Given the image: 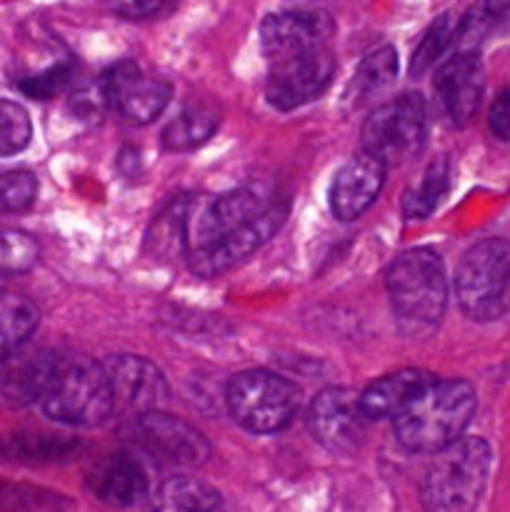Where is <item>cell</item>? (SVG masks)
Wrapping results in <instances>:
<instances>
[{
    "instance_id": "cell-28",
    "label": "cell",
    "mask_w": 510,
    "mask_h": 512,
    "mask_svg": "<svg viewBox=\"0 0 510 512\" xmlns=\"http://www.w3.org/2000/svg\"><path fill=\"white\" fill-rule=\"evenodd\" d=\"M33 138L30 115L13 100H0V155L23 153Z\"/></svg>"
},
{
    "instance_id": "cell-12",
    "label": "cell",
    "mask_w": 510,
    "mask_h": 512,
    "mask_svg": "<svg viewBox=\"0 0 510 512\" xmlns=\"http://www.w3.org/2000/svg\"><path fill=\"white\" fill-rule=\"evenodd\" d=\"M98 85L105 95V103L115 105L123 118L138 125L153 123L168 108L170 95H173L168 80L145 75L135 60L115 63L113 68L105 70Z\"/></svg>"
},
{
    "instance_id": "cell-4",
    "label": "cell",
    "mask_w": 510,
    "mask_h": 512,
    "mask_svg": "<svg viewBox=\"0 0 510 512\" xmlns=\"http://www.w3.org/2000/svg\"><path fill=\"white\" fill-rule=\"evenodd\" d=\"M40 408L50 420L75 428H95L113 413L115 400L103 365L60 355Z\"/></svg>"
},
{
    "instance_id": "cell-16",
    "label": "cell",
    "mask_w": 510,
    "mask_h": 512,
    "mask_svg": "<svg viewBox=\"0 0 510 512\" xmlns=\"http://www.w3.org/2000/svg\"><path fill=\"white\" fill-rule=\"evenodd\" d=\"M265 203L255 190H230V193L218 195L210 200L205 208L195 213V218L188 223V253L190 250L205 248V245L215 243V240L225 238L240 225L253 220L255 215L263 213ZM185 253V255H188Z\"/></svg>"
},
{
    "instance_id": "cell-10",
    "label": "cell",
    "mask_w": 510,
    "mask_h": 512,
    "mask_svg": "<svg viewBox=\"0 0 510 512\" xmlns=\"http://www.w3.org/2000/svg\"><path fill=\"white\" fill-rule=\"evenodd\" d=\"M368 423L360 395L350 388H328L313 400L308 428L325 450L335 455H350L363 445Z\"/></svg>"
},
{
    "instance_id": "cell-30",
    "label": "cell",
    "mask_w": 510,
    "mask_h": 512,
    "mask_svg": "<svg viewBox=\"0 0 510 512\" xmlns=\"http://www.w3.org/2000/svg\"><path fill=\"white\" fill-rule=\"evenodd\" d=\"M68 78H70L68 65H53V68L43 70V73H35V75H28V78L18 80V88L23 90L25 95H30V98L45 100V98H53V95L68 83Z\"/></svg>"
},
{
    "instance_id": "cell-19",
    "label": "cell",
    "mask_w": 510,
    "mask_h": 512,
    "mask_svg": "<svg viewBox=\"0 0 510 512\" xmlns=\"http://www.w3.org/2000/svg\"><path fill=\"white\" fill-rule=\"evenodd\" d=\"M58 360L60 353L50 350H35L28 355L20 350L15 358L0 365V400L10 405L40 403L58 368Z\"/></svg>"
},
{
    "instance_id": "cell-18",
    "label": "cell",
    "mask_w": 510,
    "mask_h": 512,
    "mask_svg": "<svg viewBox=\"0 0 510 512\" xmlns=\"http://www.w3.org/2000/svg\"><path fill=\"white\" fill-rule=\"evenodd\" d=\"M95 498L113 508H133L148 495V475L128 453H113L100 460L88 475Z\"/></svg>"
},
{
    "instance_id": "cell-31",
    "label": "cell",
    "mask_w": 510,
    "mask_h": 512,
    "mask_svg": "<svg viewBox=\"0 0 510 512\" xmlns=\"http://www.w3.org/2000/svg\"><path fill=\"white\" fill-rule=\"evenodd\" d=\"M490 130L500 140H510V90H500L498 98L490 105Z\"/></svg>"
},
{
    "instance_id": "cell-24",
    "label": "cell",
    "mask_w": 510,
    "mask_h": 512,
    "mask_svg": "<svg viewBox=\"0 0 510 512\" xmlns=\"http://www.w3.org/2000/svg\"><path fill=\"white\" fill-rule=\"evenodd\" d=\"M218 113L210 105H188L163 130V148L183 153L203 145L218 130Z\"/></svg>"
},
{
    "instance_id": "cell-8",
    "label": "cell",
    "mask_w": 510,
    "mask_h": 512,
    "mask_svg": "<svg viewBox=\"0 0 510 512\" xmlns=\"http://www.w3.org/2000/svg\"><path fill=\"white\" fill-rule=\"evenodd\" d=\"M133 438L160 465L195 470L210 460V443L200 430L175 415L155 410L135 418Z\"/></svg>"
},
{
    "instance_id": "cell-25",
    "label": "cell",
    "mask_w": 510,
    "mask_h": 512,
    "mask_svg": "<svg viewBox=\"0 0 510 512\" xmlns=\"http://www.w3.org/2000/svg\"><path fill=\"white\" fill-rule=\"evenodd\" d=\"M450 163L448 158H440L425 170L423 180H420L418 188H410L403 195V215L408 220H425L438 210V205L443 203L445 195L450 190Z\"/></svg>"
},
{
    "instance_id": "cell-1",
    "label": "cell",
    "mask_w": 510,
    "mask_h": 512,
    "mask_svg": "<svg viewBox=\"0 0 510 512\" xmlns=\"http://www.w3.org/2000/svg\"><path fill=\"white\" fill-rule=\"evenodd\" d=\"M385 290L403 335L415 340L433 335L448 308V275L435 250L400 253L385 270Z\"/></svg>"
},
{
    "instance_id": "cell-29",
    "label": "cell",
    "mask_w": 510,
    "mask_h": 512,
    "mask_svg": "<svg viewBox=\"0 0 510 512\" xmlns=\"http://www.w3.org/2000/svg\"><path fill=\"white\" fill-rule=\"evenodd\" d=\"M38 195V180L28 170H10L0 175V213H20L30 208Z\"/></svg>"
},
{
    "instance_id": "cell-32",
    "label": "cell",
    "mask_w": 510,
    "mask_h": 512,
    "mask_svg": "<svg viewBox=\"0 0 510 512\" xmlns=\"http://www.w3.org/2000/svg\"><path fill=\"white\" fill-rule=\"evenodd\" d=\"M165 5L160 3H125V5H115V13L123 15L128 20H143L150 18V15L163 13Z\"/></svg>"
},
{
    "instance_id": "cell-22",
    "label": "cell",
    "mask_w": 510,
    "mask_h": 512,
    "mask_svg": "<svg viewBox=\"0 0 510 512\" xmlns=\"http://www.w3.org/2000/svg\"><path fill=\"white\" fill-rule=\"evenodd\" d=\"M395 75H398V53H395L393 45H380L360 60L358 70H355L353 80L345 90V100L350 105L368 103L370 98L393 85Z\"/></svg>"
},
{
    "instance_id": "cell-13",
    "label": "cell",
    "mask_w": 510,
    "mask_h": 512,
    "mask_svg": "<svg viewBox=\"0 0 510 512\" xmlns=\"http://www.w3.org/2000/svg\"><path fill=\"white\" fill-rule=\"evenodd\" d=\"M335 23L325 10L290 8L265 15L260 23V43L270 63L325 48Z\"/></svg>"
},
{
    "instance_id": "cell-2",
    "label": "cell",
    "mask_w": 510,
    "mask_h": 512,
    "mask_svg": "<svg viewBox=\"0 0 510 512\" xmlns=\"http://www.w3.org/2000/svg\"><path fill=\"white\" fill-rule=\"evenodd\" d=\"M475 413V393L465 380H435L393 418L400 445L413 453H440L460 440Z\"/></svg>"
},
{
    "instance_id": "cell-5",
    "label": "cell",
    "mask_w": 510,
    "mask_h": 512,
    "mask_svg": "<svg viewBox=\"0 0 510 512\" xmlns=\"http://www.w3.org/2000/svg\"><path fill=\"white\" fill-rule=\"evenodd\" d=\"M510 243L488 238L475 243L455 270V298L468 318L495 320L508 308Z\"/></svg>"
},
{
    "instance_id": "cell-20",
    "label": "cell",
    "mask_w": 510,
    "mask_h": 512,
    "mask_svg": "<svg viewBox=\"0 0 510 512\" xmlns=\"http://www.w3.org/2000/svg\"><path fill=\"white\" fill-rule=\"evenodd\" d=\"M435 380L438 378H433V375L418 368L398 370V373H390L385 375V378L375 380L373 385H368V388L360 393V408H363L365 418L368 420L395 418V415L403 413L423 390H428Z\"/></svg>"
},
{
    "instance_id": "cell-15",
    "label": "cell",
    "mask_w": 510,
    "mask_h": 512,
    "mask_svg": "<svg viewBox=\"0 0 510 512\" xmlns=\"http://www.w3.org/2000/svg\"><path fill=\"white\" fill-rule=\"evenodd\" d=\"M435 95L455 125H465L480 108L485 90V68L475 50H460L435 70Z\"/></svg>"
},
{
    "instance_id": "cell-9",
    "label": "cell",
    "mask_w": 510,
    "mask_h": 512,
    "mask_svg": "<svg viewBox=\"0 0 510 512\" xmlns=\"http://www.w3.org/2000/svg\"><path fill=\"white\" fill-rule=\"evenodd\" d=\"M335 75V55L328 45L308 53L293 55V58L270 63L265 98L273 108L293 110L310 100L320 98Z\"/></svg>"
},
{
    "instance_id": "cell-11",
    "label": "cell",
    "mask_w": 510,
    "mask_h": 512,
    "mask_svg": "<svg viewBox=\"0 0 510 512\" xmlns=\"http://www.w3.org/2000/svg\"><path fill=\"white\" fill-rule=\"evenodd\" d=\"M285 218H288V203H285V200L283 203L265 205L263 213H258L253 220L240 225V228L233 230L230 235L205 245V248L190 250V270H193L195 275H200V278L223 275L225 270H230L233 265H238L240 260L248 258L250 253H255L265 240L273 238L275 230L285 223Z\"/></svg>"
},
{
    "instance_id": "cell-6",
    "label": "cell",
    "mask_w": 510,
    "mask_h": 512,
    "mask_svg": "<svg viewBox=\"0 0 510 512\" xmlns=\"http://www.w3.org/2000/svg\"><path fill=\"white\" fill-rule=\"evenodd\" d=\"M230 415L240 428L255 435L283 430L300 408V390L288 378L270 370H243L225 393Z\"/></svg>"
},
{
    "instance_id": "cell-14",
    "label": "cell",
    "mask_w": 510,
    "mask_h": 512,
    "mask_svg": "<svg viewBox=\"0 0 510 512\" xmlns=\"http://www.w3.org/2000/svg\"><path fill=\"white\" fill-rule=\"evenodd\" d=\"M103 368L115 405L120 408L145 415L160 410V405L168 400L165 375L150 360L138 358V355H113Z\"/></svg>"
},
{
    "instance_id": "cell-21",
    "label": "cell",
    "mask_w": 510,
    "mask_h": 512,
    "mask_svg": "<svg viewBox=\"0 0 510 512\" xmlns=\"http://www.w3.org/2000/svg\"><path fill=\"white\" fill-rule=\"evenodd\" d=\"M155 512H225L223 495L208 483L185 475L165 480L153 500Z\"/></svg>"
},
{
    "instance_id": "cell-17",
    "label": "cell",
    "mask_w": 510,
    "mask_h": 512,
    "mask_svg": "<svg viewBox=\"0 0 510 512\" xmlns=\"http://www.w3.org/2000/svg\"><path fill=\"white\" fill-rule=\"evenodd\" d=\"M385 180V165L373 160L370 155H358L348 160L335 173L333 188H330V210L338 220L348 223L363 215L378 198Z\"/></svg>"
},
{
    "instance_id": "cell-27",
    "label": "cell",
    "mask_w": 510,
    "mask_h": 512,
    "mask_svg": "<svg viewBox=\"0 0 510 512\" xmlns=\"http://www.w3.org/2000/svg\"><path fill=\"white\" fill-rule=\"evenodd\" d=\"M40 258V245L23 230H0V278L28 273Z\"/></svg>"
},
{
    "instance_id": "cell-3",
    "label": "cell",
    "mask_w": 510,
    "mask_h": 512,
    "mask_svg": "<svg viewBox=\"0 0 510 512\" xmlns=\"http://www.w3.org/2000/svg\"><path fill=\"white\" fill-rule=\"evenodd\" d=\"M490 473V445L480 438H460L435 455L420 483L425 512H473L485 493Z\"/></svg>"
},
{
    "instance_id": "cell-23",
    "label": "cell",
    "mask_w": 510,
    "mask_h": 512,
    "mask_svg": "<svg viewBox=\"0 0 510 512\" xmlns=\"http://www.w3.org/2000/svg\"><path fill=\"white\" fill-rule=\"evenodd\" d=\"M38 308L28 298L15 293H0V365L25 348L38 328Z\"/></svg>"
},
{
    "instance_id": "cell-26",
    "label": "cell",
    "mask_w": 510,
    "mask_h": 512,
    "mask_svg": "<svg viewBox=\"0 0 510 512\" xmlns=\"http://www.w3.org/2000/svg\"><path fill=\"white\" fill-rule=\"evenodd\" d=\"M455 40H458V18H453V15H440V18L430 25L428 33L420 40L418 50L413 53L410 73L423 75L425 70L433 68Z\"/></svg>"
},
{
    "instance_id": "cell-7",
    "label": "cell",
    "mask_w": 510,
    "mask_h": 512,
    "mask_svg": "<svg viewBox=\"0 0 510 512\" xmlns=\"http://www.w3.org/2000/svg\"><path fill=\"white\" fill-rule=\"evenodd\" d=\"M428 135V108L415 93L378 105L363 125V150L380 165H400L420 153Z\"/></svg>"
}]
</instances>
